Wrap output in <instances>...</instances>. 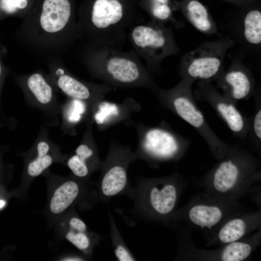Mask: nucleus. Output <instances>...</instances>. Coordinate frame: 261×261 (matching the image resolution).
Returning <instances> with one entry per match:
<instances>
[{
    "label": "nucleus",
    "mask_w": 261,
    "mask_h": 261,
    "mask_svg": "<svg viewBox=\"0 0 261 261\" xmlns=\"http://www.w3.org/2000/svg\"><path fill=\"white\" fill-rule=\"evenodd\" d=\"M81 58L92 77L113 87L159 90L150 72L132 48L123 51L112 46L87 45Z\"/></svg>",
    "instance_id": "nucleus-1"
},
{
    "label": "nucleus",
    "mask_w": 261,
    "mask_h": 261,
    "mask_svg": "<svg viewBox=\"0 0 261 261\" xmlns=\"http://www.w3.org/2000/svg\"><path fill=\"white\" fill-rule=\"evenodd\" d=\"M23 38L34 48L43 51L67 47L78 39L77 21L69 0H44L40 14L24 21Z\"/></svg>",
    "instance_id": "nucleus-2"
},
{
    "label": "nucleus",
    "mask_w": 261,
    "mask_h": 261,
    "mask_svg": "<svg viewBox=\"0 0 261 261\" xmlns=\"http://www.w3.org/2000/svg\"><path fill=\"white\" fill-rule=\"evenodd\" d=\"M134 213L146 220H167L174 214L181 187L174 176L139 178L133 188Z\"/></svg>",
    "instance_id": "nucleus-3"
},
{
    "label": "nucleus",
    "mask_w": 261,
    "mask_h": 261,
    "mask_svg": "<svg viewBox=\"0 0 261 261\" xmlns=\"http://www.w3.org/2000/svg\"><path fill=\"white\" fill-rule=\"evenodd\" d=\"M136 23L130 27L127 35L132 49L144 59L150 72H159L165 58L179 53L174 32L166 24L153 19L145 23Z\"/></svg>",
    "instance_id": "nucleus-4"
},
{
    "label": "nucleus",
    "mask_w": 261,
    "mask_h": 261,
    "mask_svg": "<svg viewBox=\"0 0 261 261\" xmlns=\"http://www.w3.org/2000/svg\"><path fill=\"white\" fill-rule=\"evenodd\" d=\"M234 41L228 36L212 41L204 42L185 54L180 60V70L183 79L193 82H208L223 75V62Z\"/></svg>",
    "instance_id": "nucleus-5"
},
{
    "label": "nucleus",
    "mask_w": 261,
    "mask_h": 261,
    "mask_svg": "<svg viewBox=\"0 0 261 261\" xmlns=\"http://www.w3.org/2000/svg\"><path fill=\"white\" fill-rule=\"evenodd\" d=\"M136 160L134 152L130 147L112 142L100 168L102 170L100 197L103 202L121 194L132 197L133 189L129 184L128 170L130 163Z\"/></svg>",
    "instance_id": "nucleus-6"
},
{
    "label": "nucleus",
    "mask_w": 261,
    "mask_h": 261,
    "mask_svg": "<svg viewBox=\"0 0 261 261\" xmlns=\"http://www.w3.org/2000/svg\"><path fill=\"white\" fill-rule=\"evenodd\" d=\"M26 102L40 111L46 126L54 127L59 123L61 104L57 89L48 74L36 71L15 77Z\"/></svg>",
    "instance_id": "nucleus-7"
},
{
    "label": "nucleus",
    "mask_w": 261,
    "mask_h": 261,
    "mask_svg": "<svg viewBox=\"0 0 261 261\" xmlns=\"http://www.w3.org/2000/svg\"><path fill=\"white\" fill-rule=\"evenodd\" d=\"M133 124L138 136V145L134 152L137 159L154 163L177 156L179 143L170 131L160 127H146L141 123Z\"/></svg>",
    "instance_id": "nucleus-8"
},
{
    "label": "nucleus",
    "mask_w": 261,
    "mask_h": 261,
    "mask_svg": "<svg viewBox=\"0 0 261 261\" xmlns=\"http://www.w3.org/2000/svg\"><path fill=\"white\" fill-rule=\"evenodd\" d=\"M48 74L57 91L67 97L86 102L91 111L113 87L104 83L99 84L81 80L72 74L59 62L49 65Z\"/></svg>",
    "instance_id": "nucleus-9"
},
{
    "label": "nucleus",
    "mask_w": 261,
    "mask_h": 261,
    "mask_svg": "<svg viewBox=\"0 0 261 261\" xmlns=\"http://www.w3.org/2000/svg\"><path fill=\"white\" fill-rule=\"evenodd\" d=\"M241 166L232 159L226 160L217 167L212 174L211 190L220 197H230L245 188L248 182Z\"/></svg>",
    "instance_id": "nucleus-10"
},
{
    "label": "nucleus",
    "mask_w": 261,
    "mask_h": 261,
    "mask_svg": "<svg viewBox=\"0 0 261 261\" xmlns=\"http://www.w3.org/2000/svg\"><path fill=\"white\" fill-rule=\"evenodd\" d=\"M94 122L91 117L87 121L86 130L75 153L70 157L67 165L73 174L83 178L90 172L100 168L101 161L98 154V149L94 141L92 128Z\"/></svg>",
    "instance_id": "nucleus-11"
},
{
    "label": "nucleus",
    "mask_w": 261,
    "mask_h": 261,
    "mask_svg": "<svg viewBox=\"0 0 261 261\" xmlns=\"http://www.w3.org/2000/svg\"><path fill=\"white\" fill-rule=\"evenodd\" d=\"M139 108V104L131 98L119 103L103 99L92 109L91 118L99 130H103L122 121L130 119L131 113Z\"/></svg>",
    "instance_id": "nucleus-12"
},
{
    "label": "nucleus",
    "mask_w": 261,
    "mask_h": 261,
    "mask_svg": "<svg viewBox=\"0 0 261 261\" xmlns=\"http://www.w3.org/2000/svg\"><path fill=\"white\" fill-rule=\"evenodd\" d=\"M175 4L176 10L180 11L196 29L208 35H220L208 9L199 0H179Z\"/></svg>",
    "instance_id": "nucleus-13"
},
{
    "label": "nucleus",
    "mask_w": 261,
    "mask_h": 261,
    "mask_svg": "<svg viewBox=\"0 0 261 261\" xmlns=\"http://www.w3.org/2000/svg\"><path fill=\"white\" fill-rule=\"evenodd\" d=\"M58 148V145L50 139L47 128L42 126L31 148L35 156L28 162V174L31 177L40 175L52 163L53 153Z\"/></svg>",
    "instance_id": "nucleus-14"
},
{
    "label": "nucleus",
    "mask_w": 261,
    "mask_h": 261,
    "mask_svg": "<svg viewBox=\"0 0 261 261\" xmlns=\"http://www.w3.org/2000/svg\"><path fill=\"white\" fill-rule=\"evenodd\" d=\"M227 213L223 205L211 201H199L190 205L187 216L193 224L210 229L224 221Z\"/></svg>",
    "instance_id": "nucleus-15"
},
{
    "label": "nucleus",
    "mask_w": 261,
    "mask_h": 261,
    "mask_svg": "<svg viewBox=\"0 0 261 261\" xmlns=\"http://www.w3.org/2000/svg\"><path fill=\"white\" fill-rule=\"evenodd\" d=\"M91 109L86 102L68 97L61 104V129L63 132L71 136L75 135L77 126L84 120L87 121L91 117Z\"/></svg>",
    "instance_id": "nucleus-16"
},
{
    "label": "nucleus",
    "mask_w": 261,
    "mask_h": 261,
    "mask_svg": "<svg viewBox=\"0 0 261 261\" xmlns=\"http://www.w3.org/2000/svg\"><path fill=\"white\" fill-rule=\"evenodd\" d=\"M220 78L234 99H244L251 91L252 84L247 68L239 60H233L229 70Z\"/></svg>",
    "instance_id": "nucleus-17"
},
{
    "label": "nucleus",
    "mask_w": 261,
    "mask_h": 261,
    "mask_svg": "<svg viewBox=\"0 0 261 261\" xmlns=\"http://www.w3.org/2000/svg\"><path fill=\"white\" fill-rule=\"evenodd\" d=\"M257 219L254 216L233 217L221 225L216 239L224 244L240 240L256 227Z\"/></svg>",
    "instance_id": "nucleus-18"
},
{
    "label": "nucleus",
    "mask_w": 261,
    "mask_h": 261,
    "mask_svg": "<svg viewBox=\"0 0 261 261\" xmlns=\"http://www.w3.org/2000/svg\"><path fill=\"white\" fill-rule=\"evenodd\" d=\"M243 36L249 44L259 45L261 43V10L260 1L243 7Z\"/></svg>",
    "instance_id": "nucleus-19"
},
{
    "label": "nucleus",
    "mask_w": 261,
    "mask_h": 261,
    "mask_svg": "<svg viewBox=\"0 0 261 261\" xmlns=\"http://www.w3.org/2000/svg\"><path fill=\"white\" fill-rule=\"evenodd\" d=\"M204 83L212 96L216 99V107L230 129L235 132L241 131L244 127V120L239 111L232 103L224 100L206 81Z\"/></svg>",
    "instance_id": "nucleus-20"
},
{
    "label": "nucleus",
    "mask_w": 261,
    "mask_h": 261,
    "mask_svg": "<svg viewBox=\"0 0 261 261\" xmlns=\"http://www.w3.org/2000/svg\"><path fill=\"white\" fill-rule=\"evenodd\" d=\"M79 192V186L75 181H68L62 184L55 190L51 199V212L54 214L63 212L74 201Z\"/></svg>",
    "instance_id": "nucleus-21"
},
{
    "label": "nucleus",
    "mask_w": 261,
    "mask_h": 261,
    "mask_svg": "<svg viewBox=\"0 0 261 261\" xmlns=\"http://www.w3.org/2000/svg\"><path fill=\"white\" fill-rule=\"evenodd\" d=\"M176 10L175 2L172 5L171 0H149L148 11L152 19L164 24L170 23L179 29L183 24L174 16V12Z\"/></svg>",
    "instance_id": "nucleus-22"
},
{
    "label": "nucleus",
    "mask_w": 261,
    "mask_h": 261,
    "mask_svg": "<svg viewBox=\"0 0 261 261\" xmlns=\"http://www.w3.org/2000/svg\"><path fill=\"white\" fill-rule=\"evenodd\" d=\"M254 245L246 240H238L226 244L218 253V259L223 261H242L249 257Z\"/></svg>",
    "instance_id": "nucleus-23"
},
{
    "label": "nucleus",
    "mask_w": 261,
    "mask_h": 261,
    "mask_svg": "<svg viewBox=\"0 0 261 261\" xmlns=\"http://www.w3.org/2000/svg\"><path fill=\"white\" fill-rule=\"evenodd\" d=\"M108 218L110 226V235L114 254L116 259L119 261H136L118 232L110 212L108 214Z\"/></svg>",
    "instance_id": "nucleus-24"
},
{
    "label": "nucleus",
    "mask_w": 261,
    "mask_h": 261,
    "mask_svg": "<svg viewBox=\"0 0 261 261\" xmlns=\"http://www.w3.org/2000/svg\"><path fill=\"white\" fill-rule=\"evenodd\" d=\"M66 239L77 248L82 251L87 250L91 245V241L87 231L78 230L70 227L66 235Z\"/></svg>",
    "instance_id": "nucleus-25"
},
{
    "label": "nucleus",
    "mask_w": 261,
    "mask_h": 261,
    "mask_svg": "<svg viewBox=\"0 0 261 261\" xmlns=\"http://www.w3.org/2000/svg\"><path fill=\"white\" fill-rule=\"evenodd\" d=\"M28 0H0V8L7 14H14L25 9Z\"/></svg>",
    "instance_id": "nucleus-26"
},
{
    "label": "nucleus",
    "mask_w": 261,
    "mask_h": 261,
    "mask_svg": "<svg viewBox=\"0 0 261 261\" xmlns=\"http://www.w3.org/2000/svg\"><path fill=\"white\" fill-rule=\"evenodd\" d=\"M255 133L257 137L261 138V110L260 109L256 115L253 123Z\"/></svg>",
    "instance_id": "nucleus-27"
},
{
    "label": "nucleus",
    "mask_w": 261,
    "mask_h": 261,
    "mask_svg": "<svg viewBox=\"0 0 261 261\" xmlns=\"http://www.w3.org/2000/svg\"><path fill=\"white\" fill-rule=\"evenodd\" d=\"M231 3L238 8H243L253 4L260 0H221Z\"/></svg>",
    "instance_id": "nucleus-28"
},
{
    "label": "nucleus",
    "mask_w": 261,
    "mask_h": 261,
    "mask_svg": "<svg viewBox=\"0 0 261 261\" xmlns=\"http://www.w3.org/2000/svg\"><path fill=\"white\" fill-rule=\"evenodd\" d=\"M4 77V72L1 63L0 61V108H1V89L3 78Z\"/></svg>",
    "instance_id": "nucleus-29"
},
{
    "label": "nucleus",
    "mask_w": 261,
    "mask_h": 261,
    "mask_svg": "<svg viewBox=\"0 0 261 261\" xmlns=\"http://www.w3.org/2000/svg\"><path fill=\"white\" fill-rule=\"evenodd\" d=\"M63 261H82L81 258H76V257H71V258H68L64 259Z\"/></svg>",
    "instance_id": "nucleus-30"
},
{
    "label": "nucleus",
    "mask_w": 261,
    "mask_h": 261,
    "mask_svg": "<svg viewBox=\"0 0 261 261\" xmlns=\"http://www.w3.org/2000/svg\"><path fill=\"white\" fill-rule=\"evenodd\" d=\"M5 204V203L4 201L0 200V208L2 207Z\"/></svg>",
    "instance_id": "nucleus-31"
}]
</instances>
